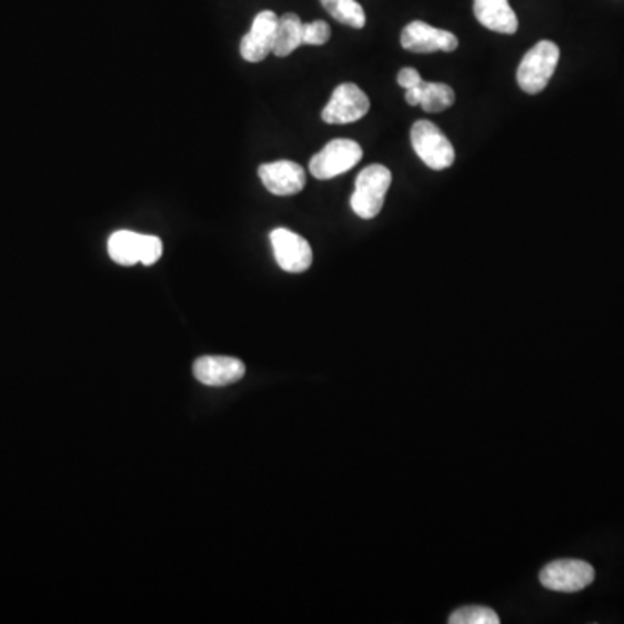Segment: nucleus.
Here are the masks:
<instances>
[{"mask_svg":"<svg viewBox=\"0 0 624 624\" xmlns=\"http://www.w3.org/2000/svg\"><path fill=\"white\" fill-rule=\"evenodd\" d=\"M561 58V49L552 40L537 42L527 54L522 58L517 68V83L527 94H540L545 91L550 79Z\"/></svg>","mask_w":624,"mask_h":624,"instance_id":"f257e3e1","label":"nucleus"},{"mask_svg":"<svg viewBox=\"0 0 624 624\" xmlns=\"http://www.w3.org/2000/svg\"><path fill=\"white\" fill-rule=\"evenodd\" d=\"M391 170L385 165H368L356 178V190L351 197L354 214L361 219H373L382 212L385 194L391 188Z\"/></svg>","mask_w":624,"mask_h":624,"instance_id":"f03ea898","label":"nucleus"},{"mask_svg":"<svg viewBox=\"0 0 624 624\" xmlns=\"http://www.w3.org/2000/svg\"><path fill=\"white\" fill-rule=\"evenodd\" d=\"M411 144L429 169H450L455 162V148L431 120H419L411 127Z\"/></svg>","mask_w":624,"mask_h":624,"instance_id":"7ed1b4c3","label":"nucleus"},{"mask_svg":"<svg viewBox=\"0 0 624 624\" xmlns=\"http://www.w3.org/2000/svg\"><path fill=\"white\" fill-rule=\"evenodd\" d=\"M363 159V148L351 139H333L320 153L312 157L309 170L320 181L345 174Z\"/></svg>","mask_w":624,"mask_h":624,"instance_id":"20e7f679","label":"nucleus"},{"mask_svg":"<svg viewBox=\"0 0 624 624\" xmlns=\"http://www.w3.org/2000/svg\"><path fill=\"white\" fill-rule=\"evenodd\" d=\"M595 580V571L585 561L562 558L553 561L540 573V581L552 592L574 593L585 590Z\"/></svg>","mask_w":624,"mask_h":624,"instance_id":"39448f33","label":"nucleus"},{"mask_svg":"<svg viewBox=\"0 0 624 624\" xmlns=\"http://www.w3.org/2000/svg\"><path fill=\"white\" fill-rule=\"evenodd\" d=\"M370 111V99L354 83H342L333 91L329 104L321 111L323 122L332 125L358 122Z\"/></svg>","mask_w":624,"mask_h":624,"instance_id":"423d86ee","label":"nucleus"},{"mask_svg":"<svg viewBox=\"0 0 624 624\" xmlns=\"http://www.w3.org/2000/svg\"><path fill=\"white\" fill-rule=\"evenodd\" d=\"M401 46L416 54H431V52H453L459 49V37L447 30H439L425 21H411L401 32Z\"/></svg>","mask_w":624,"mask_h":624,"instance_id":"0eeeda50","label":"nucleus"},{"mask_svg":"<svg viewBox=\"0 0 624 624\" xmlns=\"http://www.w3.org/2000/svg\"><path fill=\"white\" fill-rule=\"evenodd\" d=\"M274 259L286 273H304L312 264V250L308 240L301 234L278 228L271 233Z\"/></svg>","mask_w":624,"mask_h":624,"instance_id":"6e6552de","label":"nucleus"},{"mask_svg":"<svg viewBox=\"0 0 624 624\" xmlns=\"http://www.w3.org/2000/svg\"><path fill=\"white\" fill-rule=\"evenodd\" d=\"M278 20L280 18L276 17V12H259L250 32L241 39L240 52L243 60L249 63H261L273 52Z\"/></svg>","mask_w":624,"mask_h":624,"instance_id":"1a4fd4ad","label":"nucleus"},{"mask_svg":"<svg viewBox=\"0 0 624 624\" xmlns=\"http://www.w3.org/2000/svg\"><path fill=\"white\" fill-rule=\"evenodd\" d=\"M259 178L265 190L276 197H293L305 188V170L290 160L264 163L259 167Z\"/></svg>","mask_w":624,"mask_h":624,"instance_id":"9d476101","label":"nucleus"},{"mask_svg":"<svg viewBox=\"0 0 624 624\" xmlns=\"http://www.w3.org/2000/svg\"><path fill=\"white\" fill-rule=\"evenodd\" d=\"M194 376L209 388H224L245 376V364L236 358L205 356L194 363Z\"/></svg>","mask_w":624,"mask_h":624,"instance_id":"9b49d317","label":"nucleus"},{"mask_svg":"<svg viewBox=\"0 0 624 624\" xmlns=\"http://www.w3.org/2000/svg\"><path fill=\"white\" fill-rule=\"evenodd\" d=\"M474 14L491 32L514 36L519 20L509 0H474Z\"/></svg>","mask_w":624,"mask_h":624,"instance_id":"f8f14e48","label":"nucleus"},{"mask_svg":"<svg viewBox=\"0 0 624 624\" xmlns=\"http://www.w3.org/2000/svg\"><path fill=\"white\" fill-rule=\"evenodd\" d=\"M141 236L134 231H115L108 240L111 261L120 265L141 264Z\"/></svg>","mask_w":624,"mask_h":624,"instance_id":"ddd939ff","label":"nucleus"},{"mask_svg":"<svg viewBox=\"0 0 624 624\" xmlns=\"http://www.w3.org/2000/svg\"><path fill=\"white\" fill-rule=\"evenodd\" d=\"M302 23L301 18L286 12L278 20L276 39H274L273 54L278 58H286L292 54L295 49L304 46L302 42Z\"/></svg>","mask_w":624,"mask_h":624,"instance_id":"4468645a","label":"nucleus"},{"mask_svg":"<svg viewBox=\"0 0 624 624\" xmlns=\"http://www.w3.org/2000/svg\"><path fill=\"white\" fill-rule=\"evenodd\" d=\"M321 6L339 23L356 30H361L366 24V14L358 0H321Z\"/></svg>","mask_w":624,"mask_h":624,"instance_id":"2eb2a0df","label":"nucleus"},{"mask_svg":"<svg viewBox=\"0 0 624 624\" xmlns=\"http://www.w3.org/2000/svg\"><path fill=\"white\" fill-rule=\"evenodd\" d=\"M455 91L446 83L425 82L423 80L422 101L420 107L427 113H441L455 104Z\"/></svg>","mask_w":624,"mask_h":624,"instance_id":"dca6fc26","label":"nucleus"},{"mask_svg":"<svg viewBox=\"0 0 624 624\" xmlns=\"http://www.w3.org/2000/svg\"><path fill=\"white\" fill-rule=\"evenodd\" d=\"M447 621L450 624H500V616L484 605H469L455 611Z\"/></svg>","mask_w":624,"mask_h":624,"instance_id":"f3484780","label":"nucleus"},{"mask_svg":"<svg viewBox=\"0 0 624 624\" xmlns=\"http://www.w3.org/2000/svg\"><path fill=\"white\" fill-rule=\"evenodd\" d=\"M330 37H332V30L326 21H312L302 27V42L305 46H324L329 42Z\"/></svg>","mask_w":624,"mask_h":624,"instance_id":"a211bd4d","label":"nucleus"},{"mask_svg":"<svg viewBox=\"0 0 624 624\" xmlns=\"http://www.w3.org/2000/svg\"><path fill=\"white\" fill-rule=\"evenodd\" d=\"M163 245L160 238L143 234L141 236V264L153 265L162 258Z\"/></svg>","mask_w":624,"mask_h":624,"instance_id":"6ab92c4d","label":"nucleus"},{"mask_svg":"<svg viewBox=\"0 0 624 624\" xmlns=\"http://www.w3.org/2000/svg\"><path fill=\"white\" fill-rule=\"evenodd\" d=\"M422 82V76H420L419 70H415V68H403L400 76H397V83H400L401 88L406 89V91L407 89L416 88V85H420Z\"/></svg>","mask_w":624,"mask_h":624,"instance_id":"aec40b11","label":"nucleus"},{"mask_svg":"<svg viewBox=\"0 0 624 624\" xmlns=\"http://www.w3.org/2000/svg\"><path fill=\"white\" fill-rule=\"evenodd\" d=\"M422 89L423 82L420 83V85H416V88L407 89L406 103L411 104V107H416V104H420V101H422Z\"/></svg>","mask_w":624,"mask_h":624,"instance_id":"412c9836","label":"nucleus"}]
</instances>
